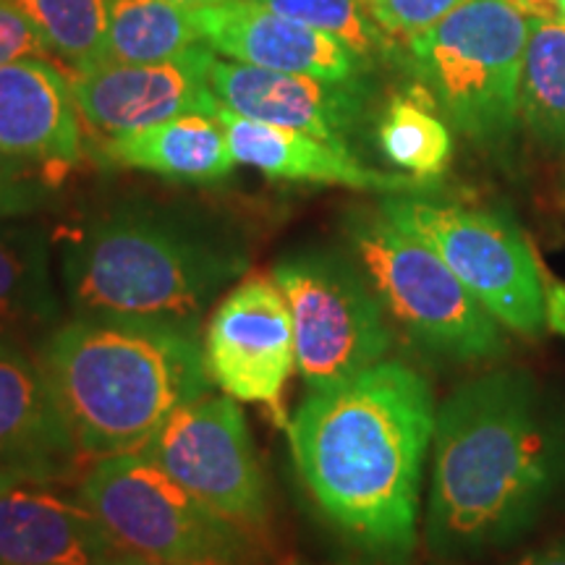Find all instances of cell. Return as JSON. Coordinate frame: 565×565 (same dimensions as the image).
<instances>
[{
    "mask_svg": "<svg viewBox=\"0 0 565 565\" xmlns=\"http://www.w3.org/2000/svg\"><path fill=\"white\" fill-rule=\"evenodd\" d=\"M435 419L433 387L401 362L312 391L288 419L296 471L315 505L345 540L385 563H406L419 540Z\"/></svg>",
    "mask_w": 565,
    "mask_h": 565,
    "instance_id": "cell-1",
    "label": "cell"
},
{
    "mask_svg": "<svg viewBox=\"0 0 565 565\" xmlns=\"http://www.w3.org/2000/svg\"><path fill=\"white\" fill-rule=\"evenodd\" d=\"M565 484V422L524 370L466 380L437 408L429 553L463 561L524 536Z\"/></svg>",
    "mask_w": 565,
    "mask_h": 565,
    "instance_id": "cell-2",
    "label": "cell"
},
{
    "mask_svg": "<svg viewBox=\"0 0 565 565\" xmlns=\"http://www.w3.org/2000/svg\"><path fill=\"white\" fill-rule=\"evenodd\" d=\"M40 366L82 458L145 450L210 393L200 335L171 324L76 317L40 345Z\"/></svg>",
    "mask_w": 565,
    "mask_h": 565,
    "instance_id": "cell-3",
    "label": "cell"
},
{
    "mask_svg": "<svg viewBox=\"0 0 565 565\" xmlns=\"http://www.w3.org/2000/svg\"><path fill=\"white\" fill-rule=\"evenodd\" d=\"M221 238L150 212H116L63 249V288L76 317L171 324L200 335L210 303L246 273Z\"/></svg>",
    "mask_w": 565,
    "mask_h": 565,
    "instance_id": "cell-4",
    "label": "cell"
},
{
    "mask_svg": "<svg viewBox=\"0 0 565 565\" xmlns=\"http://www.w3.org/2000/svg\"><path fill=\"white\" fill-rule=\"evenodd\" d=\"M529 13L511 0H466L408 42V63L450 124L479 145H503L521 118Z\"/></svg>",
    "mask_w": 565,
    "mask_h": 565,
    "instance_id": "cell-5",
    "label": "cell"
},
{
    "mask_svg": "<svg viewBox=\"0 0 565 565\" xmlns=\"http://www.w3.org/2000/svg\"><path fill=\"white\" fill-rule=\"evenodd\" d=\"M349 242L387 320L416 349L454 362L505 356L503 324L419 236L398 228L380 210L351 217Z\"/></svg>",
    "mask_w": 565,
    "mask_h": 565,
    "instance_id": "cell-6",
    "label": "cell"
},
{
    "mask_svg": "<svg viewBox=\"0 0 565 565\" xmlns=\"http://www.w3.org/2000/svg\"><path fill=\"white\" fill-rule=\"evenodd\" d=\"M79 494L124 553L192 565H246L252 557L244 526L212 513L141 450L97 458Z\"/></svg>",
    "mask_w": 565,
    "mask_h": 565,
    "instance_id": "cell-7",
    "label": "cell"
},
{
    "mask_svg": "<svg viewBox=\"0 0 565 565\" xmlns=\"http://www.w3.org/2000/svg\"><path fill=\"white\" fill-rule=\"evenodd\" d=\"M383 215L445 259L505 330L536 335L547 324V286L524 231L503 212L419 194H391Z\"/></svg>",
    "mask_w": 565,
    "mask_h": 565,
    "instance_id": "cell-8",
    "label": "cell"
},
{
    "mask_svg": "<svg viewBox=\"0 0 565 565\" xmlns=\"http://www.w3.org/2000/svg\"><path fill=\"white\" fill-rule=\"evenodd\" d=\"M296 333V370L309 391L345 383L385 362L393 328L356 259L335 252L288 254L273 267Z\"/></svg>",
    "mask_w": 565,
    "mask_h": 565,
    "instance_id": "cell-9",
    "label": "cell"
},
{
    "mask_svg": "<svg viewBox=\"0 0 565 565\" xmlns=\"http://www.w3.org/2000/svg\"><path fill=\"white\" fill-rule=\"evenodd\" d=\"M141 454L246 532L267 521L265 471L242 406L231 395H202L181 406Z\"/></svg>",
    "mask_w": 565,
    "mask_h": 565,
    "instance_id": "cell-10",
    "label": "cell"
},
{
    "mask_svg": "<svg viewBox=\"0 0 565 565\" xmlns=\"http://www.w3.org/2000/svg\"><path fill=\"white\" fill-rule=\"evenodd\" d=\"M202 356L212 385L242 404L265 406L275 427H288L282 391L296 370V333L273 275L246 278L223 296L204 328Z\"/></svg>",
    "mask_w": 565,
    "mask_h": 565,
    "instance_id": "cell-11",
    "label": "cell"
},
{
    "mask_svg": "<svg viewBox=\"0 0 565 565\" xmlns=\"http://www.w3.org/2000/svg\"><path fill=\"white\" fill-rule=\"evenodd\" d=\"M207 45L166 63H100L76 74L74 97L89 129L118 137L147 129L181 113H215Z\"/></svg>",
    "mask_w": 565,
    "mask_h": 565,
    "instance_id": "cell-12",
    "label": "cell"
},
{
    "mask_svg": "<svg viewBox=\"0 0 565 565\" xmlns=\"http://www.w3.org/2000/svg\"><path fill=\"white\" fill-rule=\"evenodd\" d=\"M202 42L212 53L280 74L351 82L366 71V61L341 40L263 9L254 0H223L194 6Z\"/></svg>",
    "mask_w": 565,
    "mask_h": 565,
    "instance_id": "cell-13",
    "label": "cell"
},
{
    "mask_svg": "<svg viewBox=\"0 0 565 565\" xmlns=\"http://www.w3.org/2000/svg\"><path fill=\"white\" fill-rule=\"evenodd\" d=\"M210 89L238 116L282 129L312 134L317 139L345 145L364 110L359 79L328 82L317 76L280 74L236 61H210Z\"/></svg>",
    "mask_w": 565,
    "mask_h": 565,
    "instance_id": "cell-14",
    "label": "cell"
},
{
    "mask_svg": "<svg viewBox=\"0 0 565 565\" xmlns=\"http://www.w3.org/2000/svg\"><path fill=\"white\" fill-rule=\"evenodd\" d=\"M82 152V113L68 76L47 58L0 66V154L53 173Z\"/></svg>",
    "mask_w": 565,
    "mask_h": 565,
    "instance_id": "cell-15",
    "label": "cell"
},
{
    "mask_svg": "<svg viewBox=\"0 0 565 565\" xmlns=\"http://www.w3.org/2000/svg\"><path fill=\"white\" fill-rule=\"evenodd\" d=\"M215 118L223 124L231 152L236 162L265 173L275 181L324 183V186H349L364 192L414 194L424 183L401 173H380L353 158L349 145L317 139L312 134L282 126L252 121L238 116L221 103Z\"/></svg>",
    "mask_w": 565,
    "mask_h": 565,
    "instance_id": "cell-16",
    "label": "cell"
},
{
    "mask_svg": "<svg viewBox=\"0 0 565 565\" xmlns=\"http://www.w3.org/2000/svg\"><path fill=\"white\" fill-rule=\"evenodd\" d=\"M42 484L0 494V565H108L121 553L87 505Z\"/></svg>",
    "mask_w": 565,
    "mask_h": 565,
    "instance_id": "cell-17",
    "label": "cell"
},
{
    "mask_svg": "<svg viewBox=\"0 0 565 565\" xmlns=\"http://www.w3.org/2000/svg\"><path fill=\"white\" fill-rule=\"evenodd\" d=\"M79 458L40 362L0 341V466L53 482Z\"/></svg>",
    "mask_w": 565,
    "mask_h": 565,
    "instance_id": "cell-18",
    "label": "cell"
},
{
    "mask_svg": "<svg viewBox=\"0 0 565 565\" xmlns=\"http://www.w3.org/2000/svg\"><path fill=\"white\" fill-rule=\"evenodd\" d=\"M100 154L110 166L192 183L223 181L236 168L215 113H181L147 129L105 137Z\"/></svg>",
    "mask_w": 565,
    "mask_h": 565,
    "instance_id": "cell-19",
    "label": "cell"
},
{
    "mask_svg": "<svg viewBox=\"0 0 565 565\" xmlns=\"http://www.w3.org/2000/svg\"><path fill=\"white\" fill-rule=\"evenodd\" d=\"M58 312L45 233L0 225V341L30 351L53 333Z\"/></svg>",
    "mask_w": 565,
    "mask_h": 565,
    "instance_id": "cell-20",
    "label": "cell"
},
{
    "mask_svg": "<svg viewBox=\"0 0 565 565\" xmlns=\"http://www.w3.org/2000/svg\"><path fill=\"white\" fill-rule=\"evenodd\" d=\"M204 45L194 6L110 0L105 63H166Z\"/></svg>",
    "mask_w": 565,
    "mask_h": 565,
    "instance_id": "cell-21",
    "label": "cell"
},
{
    "mask_svg": "<svg viewBox=\"0 0 565 565\" xmlns=\"http://www.w3.org/2000/svg\"><path fill=\"white\" fill-rule=\"evenodd\" d=\"M519 105L534 139L565 152V19L529 17Z\"/></svg>",
    "mask_w": 565,
    "mask_h": 565,
    "instance_id": "cell-22",
    "label": "cell"
},
{
    "mask_svg": "<svg viewBox=\"0 0 565 565\" xmlns=\"http://www.w3.org/2000/svg\"><path fill=\"white\" fill-rule=\"evenodd\" d=\"M377 141L398 171L422 183L443 175L454 154L450 129L416 92L387 103L377 126Z\"/></svg>",
    "mask_w": 565,
    "mask_h": 565,
    "instance_id": "cell-23",
    "label": "cell"
},
{
    "mask_svg": "<svg viewBox=\"0 0 565 565\" xmlns=\"http://www.w3.org/2000/svg\"><path fill=\"white\" fill-rule=\"evenodd\" d=\"M76 74L105 63L110 0H13Z\"/></svg>",
    "mask_w": 565,
    "mask_h": 565,
    "instance_id": "cell-24",
    "label": "cell"
},
{
    "mask_svg": "<svg viewBox=\"0 0 565 565\" xmlns=\"http://www.w3.org/2000/svg\"><path fill=\"white\" fill-rule=\"evenodd\" d=\"M254 3L341 40L366 63L374 55L393 51V38L374 21L362 0H254Z\"/></svg>",
    "mask_w": 565,
    "mask_h": 565,
    "instance_id": "cell-25",
    "label": "cell"
},
{
    "mask_svg": "<svg viewBox=\"0 0 565 565\" xmlns=\"http://www.w3.org/2000/svg\"><path fill=\"white\" fill-rule=\"evenodd\" d=\"M47 173H51L47 168L34 166V162L0 154V221L42 207L55 186Z\"/></svg>",
    "mask_w": 565,
    "mask_h": 565,
    "instance_id": "cell-26",
    "label": "cell"
},
{
    "mask_svg": "<svg viewBox=\"0 0 565 565\" xmlns=\"http://www.w3.org/2000/svg\"><path fill=\"white\" fill-rule=\"evenodd\" d=\"M362 3L391 38L412 40L466 0H362Z\"/></svg>",
    "mask_w": 565,
    "mask_h": 565,
    "instance_id": "cell-27",
    "label": "cell"
},
{
    "mask_svg": "<svg viewBox=\"0 0 565 565\" xmlns=\"http://www.w3.org/2000/svg\"><path fill=\"white\" fill-rule=\"evenodd\" d=\"M45 40L13 0H0V66L24 58L51 61Z\"/></svg>",
    "mask_w": 565,
    "mask_h": 565,
    "instance_id": "cell-28",
    "label": "cell"
},
{
    "mask_svg": "<svg viewBox=\"0 0 565 565\" xmlns=\"http://www.w3.org/2000/svg\"><path fill=\"white\" fill-rule=\"evenodd\" d=\"M547 328L565 338V282L547 288Z\"/></svg>",
    "mask_w": 565,
    "mask_h": 565,
    "instance_id": "cell-29",
    "label": "cell"
},
{
    "mask_svg": "<svg viewBox=\"0 0 565 565\" xmlns=\"http://www.w3.org/2000/svg\"><path fill=\"white\" fill-rule=\"evenodd\" d=\"M513 565H565V540L532 550V553L519 557Z\"/></svg>",
    "mask_w": 565,
    "mask_h": 565,
    "instance_id": "cell-30",
    "label": "cell"
},
{
    "mask_svg": "<svg viewBox=\"0 0 565 565\" xmlns=\"http://www.w3.org/2000/svg\"><path fill=\"white\" fill-rule=\"evenodd\" d=\"M108 565H192V563H173V561H158V557H145V555H134V553H118Z\"/></svg>",
    "mask_w": 565,
    "mask_h": 565,
    "instance_id": "cell-31",
    "label": "cell"
},
{
    "mask_svg": "<svg viewBox=\"0 0 565 565\" xmlns=\"http://www.w3.org/2000/svg\"><path fill=\"white\" fill-rule=\"evenodd\" d=\"M511 3L524 9L529 17H553L555 0H511Z\"/></svg>",
    "mask_w": 565,
    "mask_h": 565,
    "instance_id": "cell-32",
    "label": "cell"
},
{
    "mask_svg": "<svg viewBox=\"0 0 565 565\" xmlns=\"http://www.w3.org/2000/svg\"><path fill=\"white\" fill-rule=\"evenodd\" d=\"M24 482H38V479L24 475V471L9 469V466H0V494H3L6 490H11V487L24 484Z\"/></svg>",
    "mask_w": 565,
    "mask_h": 565,
    "instance_id": "cell-33",
    "label": "cell"
},
{
    "mask_svg": "<svg viewBox=\"0 0 565 565\" xmlns=\"http://www.w3.org/2000/svg\"><path fill=\"white\" fill-rule=\"evenodd\" d=\"M171 3H181V6H210V3H223V0H171Z\"/></svg>",
    "mask_w": 565,
    "mask_h": 565,
    "instance_id": "cell-34",
    "label": "cell"
},
{
    "mask_svg": "<svg viewBox=\"0 0 565 565\" xmlns=\"http://www.w3.org/2000/svg\"><path fill=\"white\" fill-rule=\"evenodd\" d=\"M555 11H557V17L565 19V0H555Z\"/></svg>",
    "mask_w": 565,
    "mask_h": 565,
    "instance_id": "cell-35",
    "label": "cell"
}]
</instances>
